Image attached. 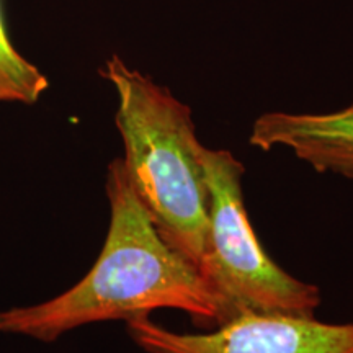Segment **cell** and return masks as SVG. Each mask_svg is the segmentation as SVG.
Instances as JSON below:
<instances>
[{"label": "cell", "instance_id": "6da1fadb", "mask_svg": "<svg viewBox=\"0 0 353 353\" xmlns=\"http://www.w3.org/2000/svg\"><path fill=\"white\" fill-rule=\"evenodd\" d=\"M110 226L90 272L59 296L0 312V332L54 342L81 325L179 309L203 325L232 319L201 272L167 242L136 195L123 159L107 174Z\"/></svg>", "mask_w": 353, "mask_h": 353}, {"label": "cell", "instance_id": "5b68a950", "mask_svg": "<svg viewBox=\"0 0 353 353\" xmlns=\"http://www.w3.org/2000/svg\"><path fill=\"white\" fill-rule=\"evenodd\" d=\"M249 143L290 149L321 174L353 180V103L329 113L270 112L255 120Z\"/></svg>", "mask_w": 353, "mask_h": 353}, {"label": "cell", "instance_id": "8992f818", "mask_svg": "<svg viewBox=\"0 0 353 353\" xmlns=\"http://www.w3.org/2000/svg\"><path fill=\"white\" fill-rule=\"evenodd\" d=\"M48 87V77L12 44L0 6V103L34 105Z\"/></svg>", "mask_w": 353, "mask_h": 353}, {"label": "cell", "instance_id": "3957f363", "mask_svg": "<svg viewBox=\"0 0 353 353\" xmlns=\"http://www.w3.org/2000/svg\"><path fill=\"white\" fill-rule=\"evenodd\" d=\"M208 187V224L198 270L226 303L241 312L314 316L321 290L286 273L260 244L245 210L244 165L226 149L201 148Z\"/></svg>", "mask_w": 353, "mask_h": 353}, {"label": "cell", "instance_id": "277c9868", "mask_svg": "<svg viewBox=\"0 0 353 353\" xmlns=\"http://www.w3.org/2000/svg\"><path fill=\"white\" fill-rule=\"evenodd\" d=\"M148 353H353V322L329 324L314 316L241 312L211 332H174L139 316L126 321Z\"/></svg>", "mask_w": 353, "mask_h": 353}, {"label": "cell", "instance_id": "7a4b0ae2", "mask_svg": "<svg viewBox=\"0 0 353 353\" xmlns=\"http://www.w3.org/2000/svg\"><path fill=\"white\" fill-rule=\"evenodd\" d=\"M100 76L117 92L114 125L136 195L161 236L198 268L208 224V187L192 110L117 54L108 57Z\"/></svg>", "mask_w": 353, "mask_h": 353}]
</instances>
